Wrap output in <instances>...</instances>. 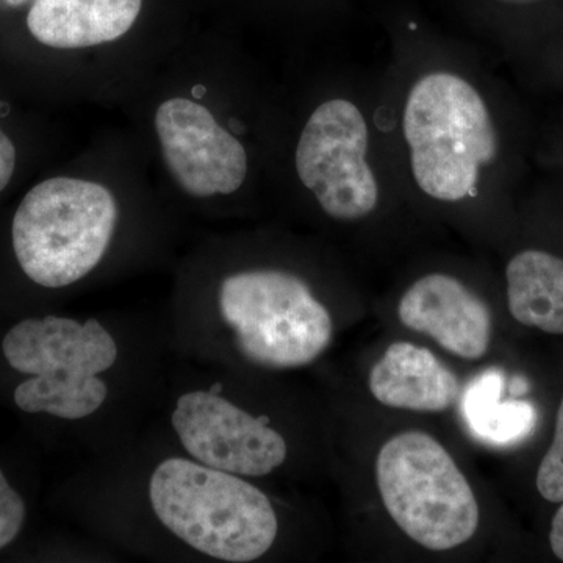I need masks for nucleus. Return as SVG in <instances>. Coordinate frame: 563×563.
<instances>
[{
	"mask_svg": "<svg viewBox=\"0 0 563 563\" xmlns=\"http://www.w3.org/2000/svg\"><path fill=\"white\" fill-rule=\"evenodd\" d=\"M150 499L168 531L218 561H257L279 531L276 510L261 488L188 459H166L154 470Z\"/></svg>",
	"mask_w": 563,
	"mask_h": 563,
	"instance_id": "f257e3e1",
	"label": "nucleus"
},
{
	"mask_svg": "<svg viewBox=\"0 0 563 563\" xmlns=\"http://www.w3.org/2000/svg\"><path fill=\"white\" fill-rule=\"evenodd\" d=\"M402 128L426 195L444 202L476 195L481 166L498 154L490 111L476 88L455 74H428L407 98Z\"/></svg>",
	"mask_w": 563,
	"mask_h": 563,
	"instance_id": "f03ea898",
	"label": "nucleus"
},
{
	"mask_svg": "<svg viewBox=\"0 0 563 563\" xmlns=\"http://www.w3.org/2000/svg\"><path fill=\"white\" fill-rule=\"evenodd\" d=\"M118 203L96 181L54 177L22 199L11 225L29 279L46 288L76 284L101 263L113 239Z\"/></svg>",
	"mask_w": 563,
	"mask_h": 563,
	"instance_id": "7ed1b4c3",
	"label": "nucleus"
},
{
	"mask_svg": "<svg viewBox=\"0 0 563 563\" xmlns=\"http://www.w3.org/2000/svg\"><path fill=\"white\" fill-rule=\"evenodd\" d=\"M2 351L11 368L32 376L14 390L24 412L81 420L98 412L109 396L99 374L114 365L118 346L98 320L31 318L10 329Z\"/></svg>",
	"mask_w": 563,
	"mask_h": 563,
	"instance_id": "20e7f679",
	"label": "nucleus"
},
{
	"mask_svg": "<svg viewBox=\"0 0 563 563\" xmlns=\"http://www.w3.org/2000/svg\"><path fill=\"white\" fill-rule=\"evenodd\" d=\"M385 509L413 542L448 551L472 540L479 506L457 463L429 433H398L376 462Z\"/></svg>",
	"mask_w": 563,
	"mask_h": 563,
	"instance_id": "39448f33",
	"label": "nucleus"
},
{
	"mask_svg": "<svg viewBox=\"0 0 563 563\" xmlns=\"http://www.w3.org/2000/svg\"><path fill=\"white\" fill-rule=\"evenodd\" d=\"M220 312L247 361L265 368L309 365L331 344L328 309L291 273L257 269L232 274L220 287Z\"/></svg>",
	"mask_w": 563,
	"mask_h": 563,
	"instance_id": "423d86ee",
	"label": "nucleus"
},
{
	"mask_svg": "<svg viewBox=\"0 0 563 563\" xmlns=\"http://www.w3.org/2000/svg\"><path fill=\"white\" fill-rule=\"evenodd\" d=\"M366 151L368 125L354 103L332 99L307 121L296 150V172L329 217L354 221L376 209L379 187Z\"/></svg>",
	"mask_w": 563,
	"mask_h": 563,
	"instance_id": "0eeeda50",
	"label": "nucleus"
},
{
	"mask_svg": "<svg viewBox=\"0 0 563 563\" xmlns=\"http://www.w3.org/2000/svg\"><path fill=\"white\" fill-rule=\"evenodd\" d=\"M221 384L190 391L176 402L172 422L181 446L210 468L262 477L279 468L287 442L269 428L266 417H254L221 396Z\"/></svg>",
	"mask_w": 563,
	"mask_h": 563,
	"instance_id": "6e6552de",
	"label": "nucleus"
},
{
	"mask_svg": "<svg viewBox=\"0 0 563 563\" xmlns=\"http://www.w3.org/2000/svg\"><path fill=\"white\" fill-rule=\"evenodd\" d=\"M163 161L192 198L232 195L247 174L246 150L209 109L190 99H168L155 113Z\"/></svg>",
	"mask_w": 563,
	"mask_h": 563,
	"instance_id": "1a4fd4ad",
	"label": "nucleus"
},
{
	"mask_svg": "<svg viewBox=\"0 0 563 563\" xmlns=\"http://www.w3.org/2000/svg\"><path fill=\"white\" fill-rule=\"evenodd\" d=\"M398 314L406 328L426 333L457 357L477 361L488 351L490 310L453 276L433 273L415 282L404 292Z\"/></svg>",
	"mask_w": 563,
	"mask_h": 563,
	"instance_id": "9d476101",
	"label": "nucleus"
},
{
	"mask_svg": "<svg viewBox=\"0 0 563 563\" xmlns=\"http://www.w3.org/2000/svg\"><path fill=\"white\" fill-rule=\"evenodd\" d=\"M369 390L377 401L393 409L444 412L461 396V384L431 351L398 342L373 366Z\"/></svg>",
	"mask_w": 563,
	"mask_h": 563,
	"instance_id": "9b49d317",
	"label": "nucleus"
},
{
	"mask_svg": "<svg viewBox=\"0 0 563 563\" xmlns=\"http://www.w3.org/2000/svg\"><path fill=\"white\" fill-rule=\"evenodd\" d=\"M143 0H35L29 31L54 49H81L131 31Z\"/></svg>",
	"mask_w": 563,
	"mask_h": 563,
	"instance_id": "f8f14e48",
	"label": "nucleus"
},
{
	"mask_svg": "<svg viewBox=\"0 0 563 563\" xmlns=\"http://www.w3.org/2000/svg\"><path fill=\"white\" fill-rule=\"evenodd\" d=\"M512 317L528 328L563 335V261L529 250L515 255L506 269Z\"/></svg>",
	"mask_w": 563,
	"mask_h": 563,
	"instance_id": "ddd939ff",
	"label": "nucleus"
},
{
	"mask_svg": "<svg viewBox=\"0 0 563 563\" xmlns=\"http://www.w3.org/2000/svg\"><path fill=\"white\" fill-rule=\"evenodd\" d=\"M506 374L487 369L466 385L462 395V415L466 426L481 442L493 446H509L523 442L537 424L532 404L503 399Z\"/></svg>",
	"mask_w": 563,
	"mask_h": 563,
	"instance_id": "4468645a",
	"label": "nucleus"
},
{
	"mask_svg": "<svg viewBox=\"0 0 563 563\" xmlns=\"http://www.w3.org/2000/svg\"><path fill=\"white\" fill-rule=\"evenodd\" d=\"M537 490L547 501H563V399L555 418L553 443L537 473Z\"/></svg>",
	"mask_w": 563,
	"mask_h": 563,
	"instance_id": "2eb2a0df",
	"label": "nucleus"
},
{
	"mask_svg": "<svg viewBox=\"0 0 563 563\" xmlns=\"http://www.w3.org/2000/svg\"><path fill=\"white\" fill-rule=\"evenodd\" d=\"M24 520L25 504L0 470V550L16 539Z\"/></svg>",
	"mask_w": 563,
	"mask_h": 563,
	"instance_id": "dca6fc26",
	"label": "nucleus"
},
{
	"mask_svg": "<svg viewBox=\"0 0 563 563\" xmlns=\"http://www.w3.org/2000/svg\"><path fill=\"white\" fill-rule=\"evenodd\" d=\"M16 166V150L9 136L0 131V191L5 190Z\"/></svg>",
	"mask_w": 563,
	"mask_h": 563,
	"instance_id": "f3484780",
	"label": "nucleus"
},
{
	"mask_svg": "<svg viewBox=\"0 0 563 563\" xmlns=\"http://www.w3.org/2000/svg\"><path fill=\"white\" fill-rule=\"evenodd\" d=\"M550 543L555 558L563 562V501L554 515L553 525H551Z\"/></svg>",
	"mask_w": 563,
	"mask_h": 563,
	"instance_id": "a211bd4d",
	"label": "nucleus"
},
{
	"mask_svg": "<svg viewBox=\"0 0 563 563\" xmlns=\"http://www.w3.org/2000/svg\"><path fill=\"white\" fill-rule=\"evenodd\" d=\"M509 391H510V395H514V396L526 395V393L529 391L528 380H526L525 377H520V376L514 377V379L510 380Z\"/></svg>",
	"mask_w": 563,
	"mask_h": 563,
	"instance_id": "6ab92c4d",
	"label": "nucleus"
},
{
	"mask_svg": "<svg viewBox=\"0 0 563 563\" xmlns=\"http://www.w3.org/2000/svg\"><path fill=\"white\" fill-rule=\"evenodd\" d=\"M5 2L11 7H20L24 5V3H27L29 0H5Z\"/></svg>",
	"mask_w": 563,
	"mask_h": 563,
	"instance_id": "aec40b11",
	"label": "nucleus"
},
{
	"mask_svg": "<svg viewBox=\"0 0 563 563\" xmlns=\"http://www.w3.org/2000/svg\"><path fill=\"white\" fill-rule=\"evenodd\" d=\"M498 2H504V3H520V2H529V0H498Z\"/></svg>",
	"mask_w": 563,
	"mask_h": 563,
	"instance_id": "412c9836",
	"label": "nucleus"
}]
</instances>
